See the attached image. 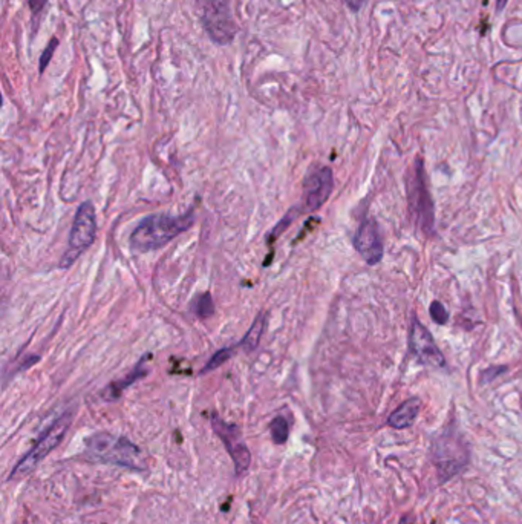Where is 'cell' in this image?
Listing matches in <instances>:
<instances>
[{
  "label": "cell",
  "mask_w": 522,
  "mask_h": 524,
  "mask_svg": "<svg viewBox=\"0 0 522 524\" xmlns=\"http://www.w3.org/2000/svg\"><path fill=\"white\" fill-rule=\"evenodd\" d=\"M211 426L215 429L219 439L224 442L226 448L235 463L236 474H242L248 469L252 463V454L248 451L247 445L242 442L241 433L235 425H228L218 416H211Z\"/></svg>",
  "instance_id": "52a82bcc"
},
{
  "label": "cell",
  "mask_w": 522,
  "mask_h": 524,
  "mask_svg": "<svg viewBox=\"0 0 522 524\" xmlns=\"http://www.w3.org/2000/svg\"><path fill=\"white\" fill-rule=\"evenodd\" d=\"M265 322H267V314L265 313L258 314V317H256L250 328H248V331L245 333L244 339L239 342L237 345L242 347L245 351H248V353H252V351L258 348L261 343L263 328H265Z\"/></svg>",
  "instance_id": "4fadbf2b"
},
{
  "label": "cell",
  "mask_w": 522,
  "mask_h": 524,
  "mask_svg": "<svg viewBox=\"0 0 522 524\" xmlns=\"http://www.w3.org/2000/svg\"><path fill=\"white\" fill-rule=\"evenodd\" d=\"M192 310L196 316L201 317V319H207V317H210L213 312H215V304H213L210 293H202L198 298H195Z\"/></svg>",
  "instance_id": "5bb4252c"
},
{
  "label": "cell",
  "mask_w": 522,
  "mask_h": 524,
  "mask_svg": "<svg viewBox=\"0 0 522 524\" xmlns=\"http://www.w3.org/2000/svg\"><path fill=\"white\" fill-rule=\"evenodd\" d=\"M429 310H431V317L438 325H444L449 321L448 310L444 308V305L440 302V300H433V302L431 304Z\"/></svg>",
  "instance_id": "e0dca14e"
},
{
  "label": "cell",
  "mask_w": 522,
  "mask_h": 524,
  "mask_svg": "<svg viewBox=\"0 0 522 524\" xmlns=\"http://www.w3.org/2000/svg\"><path fill=\"white\" fill-rule=\"evenodd\" d=\"M354 247L357 253L370 265H375L381 261L384 244L377 221L374 218H366L358 226L354 236Z\"/></svg>",
  "instance_id": "9c48e42d"
},
{
  "label": "cell",
  "mask_w": 522,
  "mask_h": 524,
  "mask_svg": "<svg viewBox=\"0 0 522 524\" xmlns=\"http://www.w3.org/2000/svg\"><path fill=\"white\" fill-rule=\"evenodd\" d=\"M86 451L93 460L136 471L144 469V459L140 448L126 437L97 433L86 439Z\"/></svg>",
  "instance_id": "7a4b0ae2"
},
{
  "label": "cell",
  "mask_w": 522,
  "mask_h": 524,
  "mask_svg": "<svg viewBox=\"0 0 522 524\" xmlns=\"http://www.w3.org/2000/svg\"><path fill=\"white\" fill-rule=\"evenodd\" d=\"M96 235H97L96 209H93L92 203L86 201V203H83L79 209H77L70 239H67L66 252L62 256V260H60V267L62 269L71 267V265L83 255V252L88 250V248L93 244V241H96Z\"/></svg>",
  "instance_id": "5b68a950"
},
{
  "label": "cell",
  "mask_w": 522,
  "mask_h": 524,
  "mask_svg": "<svg viewBox=\"0 0 522 524\" xmlns=\"http://www.w3.org/2000/svg\"><path fill=\"white\" fill-rule=\"evenodd\" d=\"M204 31L216 45H230L237 34L232 0H196Z\"/></svg>",
  "instance_id": "277c9868"
},
{
  "label": "cell",
  "mask_w": 522,
  "mask_h": 524,
  "mask_svg": "<svg viewBox=\"0 0 522 524\" xmlns=\"http://www.w3.org/2000/svg\"><path fill=\"white\" fill-rule=\"evenodd\" d=\"M345 2L351 8V10L358 11L366 4V0H345Z\"/></svg>",
  "instance_id": "44dd1931"
},
{
  "label": "cell",
  "mask_w": 522,
  "mask_h": 524,
  "mask_svg": "<svg viewBox=\"0 0 522 524\" xmlns=\"http://www.w3.org/2000/svg\"><path fill=\"white\" fill-rule=\"evenodd\" d=\"M57 46H58V39H56V37L48 43V46L45 48V51H44V53H41V56H40V65H39L40 72H45L46 66L49 65L51 58H53V56H54V53H56V48H57Z\"/></svg>",
  "instance_id": "ac0fdd59"
},
{
  "label": "cell",
  "mask_w": 522,
  "mask_h": 524,
  "mask_svg": "<svg viewBox=\"0 0 522 524\" xmlns=\"http://www.w3.org/2000/svg\"><path fill=\"white\" fill-rule=\"evenodd\" d=\"M507 2H509V0H496V10H498V11H502L504 8H506Z\"/></svg>",
  "instance_id": "7402d4cb"
},
{
  "label": "cell",
  "mask_w": 522,
  "mask_h": 524,
  "mask_svg": "<svg viewBox=\"0 0 522 524\" xmlns=\"http://www.w3.org/2000/svg\"><path fill=\"white\" fill-rule=\"evenodd\" d=\"M270 434L271 439L276 445H284L288 440V434H289V426L287 420L279 416L271 420L270 423Z\"/></svg>",
  "instance_id": "9a60e30c"
},
{
  "label": "cell",
  "mask_w": 522,
  "mask_h": 524,
  "mask_svg": "<svg viewBox=\"0 0 522 524\" xmlns=\"http://www.w3.org/2000/svg\"><path fill=\"white\" fill-rule=\"evenodd\" d=\"M46 4H48V0H28V6L34 14H37L44 10Z\"/></svg>",
  "instance_id": "ffe728a7"
},
{
  "label": "cell",
  "mask_w": 522,
  "mask_h": 524,
  "mask_svg": "<svg viewBox=\"0 0 522 524\" xmlns=\"http://www.w3.org/2000/svg\"><path fill=\"white\" fill-rule=\"evenodd\" d=\"M407 204L409 215L415 224L422 229L423 234H433L435 222V207L429 186L426 181L424 166L420 158H417L412 170L407 177Z\"/></svg>",
  "instance_id": "3957f363"
},
{
  "label": "cell",
  "mask_w": 522,
  "mask_h": 524,
  "mask_svg": "<svg viewBox=\"0 0 522 524\" xmlns=\"http://www.w3.org/2000/svg\"><path fill=\"white\" fill-rule=\"evenodd\" d=\"M71 412H65L63 416H60L56 422L40 435V439L30 449V452L17 463V466L11 472V477H25L36 469L39 463L44 460L51 451L56 449L58 443L63 440L65 434L71 426Z\"/></svg>",
  "instance_id": "8992f818"
},
{
  "label": "cell",
  "mask_w": 522,
  "mask_h": 524,
  "mask_svg": "<svg viewBox=\"0 0 522 524\" xmlns=\"http://www.w3.org/2000/svg\"><path fill=\"white\" fill-rule=\"evenodd\" d=\"M409 347H410V351H412V354L420 360L422 364L427 366L440 368L446 364V360H444V356L440 351V348L436 347L431 331L417 319L412 324V328H410Z\"/></svg>",
  "instance_id": "30bf717a"
},
{
  "label": "cell",
  "mask_w": 522,
  "mask_h": 524,
  "mask_svg": "<svg viewBox=\"0 0 522 524\" xmlns=\"http://www.w3.org/2000/svg\"><path fill=\"white\" fill-rule=\"evenodd\" d=\"M235 348L236 347H227V348H221L219 351H216V353L210 357L207 365H205L202 368L201 373L205 374V373H209V371H213V369H216L221 365H224L226 362H228L230 357H232L235 354Z\"/></svg>",
  "instance_id": "2e32d148"
},
{
  "label": "cell",
  "mask_w": 522,
  "mask_h": 524,
  "mask_svg": "<svg viewBox=\"0 0 522 524\" xmlns=\"http://www.w3.org/2000/svg\"><path fill=\"white\" fill-rule=\"evenodd\" d=\"M506 366H492L489 369H485V371L483 373V381L487 383V382H492L496 376L502 374V371H506Z\"/></svg>",
  "instance_id": "d6986e66"
},
{
  "label": "cell",
  "mask_w": 522,
  "mask_h": 524,
  "mask_svg": "<svg viewBox=\"0 0 522 524\" xmlns=\"http://www.w3.org/2000/svg\"><path fill=\"white\" fill-rule=\"evenodd\" d=\"M420 408H422V400L420 399H417V397L407 399L406 402L401 403V405L389 416V418H388L389 426L396 428V429L409 428L410 425L415 422L418 412H420Z\"/></svg>",
  "instance_id": "8fae6325"
},
{
  "label": "cell",
  "mask_w": 522,
  "mask_h": 524,
  "mask_svg": "<svg viewBox=\"0 0 522 524\" xmlns=\"http://www.w3.org/2000/svg\"><path fill=\"white\" fill-rule=\"evenodd\" d=\"M195 222L193 209L183 215H167V213H155L145 217L138 222L129 238L131 248L140 252L157 250L159 247H164L183 231L189 230Z\"/></svg>",
  "instance_id": "6da1fadb"
},
{
  "label": "cell",
  "mask_w": 522,
  "mask_h": 524,
  "mask_svg": "<svg viewBox=\"0 0 522 524\" xmlns=\"http://www.w3.org/2000/svg\"><path fill=\"white\" fill-rule=\"evenodd\" d=\"M149 356H150V354L144 356V357L140 360V362H138V365H136V366L132 369V371L124 377V379L117 381V382H114V383H110V385L107 386V388H106L105 391H103V397H105L106 400H115V399H118L119 396H122V392H123L126 388H129V386H131L132 383H135L136 381L143 379V377H144L145 374H148V369L144 368V362H145V359H148Z\"/></svg>",
  "instance_id": "7c38bea8"
},
{
  "label": "cell",
  "mask_w": 522,
  "mask_h": 524,
  "mask_svg": "<svg viewBox=\"0 0 522 524\" xmlns=\"http://www.w3.org/2000/svg\"><path fill=\"white\" fill-rule=\"evenodd\" d=\"M334 187V177L329 167H319L308 175L304 181L302 201L308 212L320 209L328 201Z\"/></svg>",
  "instance_id": "ba28073f"
}]
</instances>
